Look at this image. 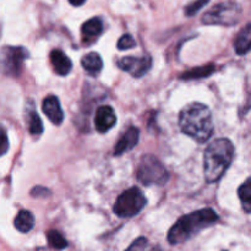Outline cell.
<instances>
[{
    "mask_svg": "<svg viewBox=\"0 0 251 251\" xmlns=\"http://www.w3.org/2000/svg\"><path fill=\"white\" fill-rule=\"evenodd\" d=\"M179 125L184 134L198 142H206L212 136V115L210 109L201 103L186 105L179 115Z\"/></svg>",
    "mask_w": 251,
    "mask_h": 251,
    "instance_id": "cell-1",
    "label": "cell"
},
{
    "mask_svg": "<svg viewBox=\"0 0 251 251\" xmlns=\"http://www.w3.org/2000/svg\"><path fill=\"white\" fill-rule=\"evenodd\" d=\"M218 221V215L212 208H203L183 216L169 229L168 242L176 245L188 242L205 228L210 227Z\"/></svg>",
    "mask_w": 251,
    "mask_h": 251,
    "instance_id": "cell-2",
    "label": "cell"
},
{
    "mask_svg": "<svg viewBox=\"0 0 251 251\" xmlns=\"http://www.w3.org/2000/svg\"><path fill=\"white\" fill-rule=\"evenodd\" d=\"M233 156L234 146L228 139H217L211 142L203 156L206 180L208 183H216L220 180L229 168Z\"/></svg>",
    "mask_w": 251,
    "mask_h": 251,
    "instance_id": "cell-3",
    "label": "cell"
},
{
    "mask_svg": "<svg viewBox=\"0 0 251 251\" xmlns=\"http://www.w3.org/2000/svg\"><path fill=\"white\" fill-rule=\"evenodd\" d=\"M169 176L166 167L152 154L142 157L137 169V180L144 185H164Z\"/></svg>",
    "mask_w": 251,
    "mask_h": 251,
    "instance_id": "cell-4",
    "label": "cell"
},
{
    "mask_svg": "<svg viewBox=\"0 0 251 251\" xmlns=\"http://www.w3.org/2000/svg\"><path fill=\"white\" fill-rule=\"evenodd\" d=\"M240 16H242V7L239 5L232 1L221 2L203 15L202 22L205 25L234 26L239 22Z\"/></svg>",
    "mask_w": 251,
    "mask_h": 251,
    "instance_id": "cell-5",
    "label": "cell"
},
{
    "mask_svg": "<svg viewBox=\"0 0 251 251\" xmlns=\"http://www.w3.org/2000/svg\"><path fill=\"white\" fill-rule=\"evenodd\" d=\"M146 205V198L139 188H130L124 191L114 203L113 211L120 218H130L141 212Z\"/></svg>",
    "mask_w": 251,
    "mask_h": 251,
    "instance_id": "cell-6",
    "label": "cell"
},
{
    "mask_svg": "<svg viewBox=\"0 0 251 251\" xmlns=\"http://www.w3.org/2000/svg\"><path fill=\"white\" fill-rule=\"evenodd\" d=\"M28 56V51L24 47H4L0 49V73L11 77L21 74L24 61Z\"/></svg>",
    "mask_w": 251,
    "mask_h": 251,
    "instance_id": "cell-7",
    "label": "cell"
},
{
    "mask_svg": "<svg viewBox=\"0 0 251 251\" xmlns=\"http://www.w3.org/2000/svg\"><path fill=\"white\" fill-rule=\"evenodd\" d=\"M117 65L122 70L126 71V73H129L134 77L139 78L144 76L151 69L152 60L147 55L140 56V58H136V56H124V58L119 59L117 61Z\"/></svg>",
    "mask_w": 251,
    "mask_h": 251,
    "instance_id": "cell-8",
    "label": "cell"
},
{
    "mask_svg": "<svg viewBox=\"0 0 251 251\" xmlns=\"http://www.w3.org/2000/svg\"><path fill=\"white\" fill-rule=\"evenodd\" d=\"M115 123H117V117L112 107L102 105L98 108L95 117V126L98 132H107L114 126Z\"/></svg>",
    "mask_w": 251,
    "mask_h": 251,
    "instance_id": "cell-9",
    "label": "cell"
},
{
    "mask_svg": "<svg viewBox=\"0 0 251 251\" xmlns=\"http://www.w3.org/2000/svg\"><path fill=\"white\" fill-rule=\"evenodd\" d=\"M42 109L53 124L60 125L64 122V112L56 96H48L42 103Z\"/></svg>",
    "mask_w": 251,
    "mask_h": 251,
    "instance_id": "cell-10",
    "label": "cell"
},
{
    "mask_svg": "<svg viewBox=\"0 0 251 251\" xmlns=\"http://www.w3.org/2000/svg\"><path fill=\"white\" fill-rule=\"evenodd\" d=\"M139 129H136V127L134 126L129 127V129L125 131V134L122 136V139H120L119 141L117 142V145H115V156H120V154L124 153V152H127L130 151V150L134 149L137 145V142H139Z\"/></svg>",
    "mask_w": 251,
    "mask_h": 251,
    "instance_id": "cell-11",
    "label": "cell"
},
{
    "mask_svg": "<svg viewBox=\"0 0 251 251\" xmlns=\"http://www.w3.org/2000/svg\"><path fill=\"white\" fill-rule=\"evenodd\" d=\"M103 32V22L100 17H93L86 21L81 27L83 43H91L97 37H100Z\"/></svg>",
    "mask_w": 251,
    "mask_h": 251,
    "instance_id": "cell-12",
    "label": "cell"
},
{
    "mask_svg": "<svg viewBox=\"0 0 251 251\" xmlns=\"http://www.w3.org/2000/svg\"><path fill=\"white\" fill-rule=\"evenodd\" d=\"M50 63L51 65H53L54 71L60 76L68 75L71 71V68H73V63H71L70 59H69L63 51L59 50V49L51 50Z\"/></svg>",
    "mask_w": 251,
    "mask_h": 251,
    "instance_id": "cell-13",
    "label": "cell"
},
{
    "mask_svg": "<svg viewBox=\"0 0 251 251\" xmlns=\"http://www.w3.org/2000/svg\"><path fill=\"white\" fill-rule=\"evenodd\" d=\"M250 48H251V26L250 24H248L247 26L239 32L237 38H235L234 49H235V53L239 54V55H245L247 53H249Z\"/></svg>",
    "mask_w": 251,
    "mask_h": 251,
    "instance_id": "cell-14",
    "label": "cell"
},
{
    "mask_svg": "<svg viewBox=\"0 0 251 251\" xmlns=\"http://www.w3.org/2000/svg\"><path fill=\"white\" fill-rule=\"evenodd\" d=\"M81 65H82V68L88 74H91V75H97L102 70L103 61L100 54L93 51V53H88L83 56L82 60H81Z\"/></svg>",
    "mask_w": 251,
    "mask_h": 251,
    "instance_id": "cell-15",
    "label": "cell"
},
{
    "mask_svg": "<svg viewBox=\"0 0 251 251\" xmlns=\"http://www.w3.org/2000/svg\"><path fill=\"white\" fill-rule=\"evenodd\" d=\"M15 228L21 233H28L34 226V218L29 211H20L14 221Z\"/></svg>",
    "mask_w": 251,
    "mask_h": 251,
    "instance_id": "cell-16",
    "label": "cell"
},
{
    "mask_svg": "<svg viewBox=\"0 0 251 251\" xmlns=\"http://www.w3.org/2000/svg\"><path fill=\"white\" fill-rule=\"evenodd\" d=\"M212 73H215V65L210 64V65H203V66H199V68H194L191 70L185 71V73L181 74L179 76L180 80H196V78H203V77H208Z\"/></svg>",
    "mask_w": 251,
    "mask_h": 251,
    "instance_id": "cell-17",
    "label": "cell"
},
{
    "mask_svg": "<svg viewBox=\"0 0 251 251\" xmlns=\"http://www.w3.org/2000/svg\"><path fill=\"white\" fill-rule=\"evenodd\" d=\"M239 194V199L242 201V205L244 207V211L247 213L251 212V180L247 179L245 183L238 190Z\"/></svg>",
    "mask_w": 251,
    "mask_h": 251,
    "instance_id": "cell-18",
    "label": "cell"
},
{
    "mask_svg": "<svg viewBox=\"0 0 251 251\" xmlns=\"http://www.w3.org/2000/svg\"><path fill=\"white\" fill-rule=\"evenodd\" d=\"M47 238H48L49 247L53 248V249L64 250L65 248H68V242L58 230H49Z\"/></svg>",
    "mask_w": 251,
    "mask_h": 251,
    "instance_id": "cell-19",
    "label": "cell"
},
{
    "mask_svg": "<svg viewBox=\"0 0 251 251\" xmlns=\"http://www.w3.org/2000/svg\"><path fill=\"white\" fill-rule=\"evenodd\" d=\"M28 130L32 135H41L43 132V123L36 112L28 114Z\"/></svg>",
    "mask_w": 251,
    "mask_h": 251,
    "instance_id": "cell-20",
    "label": "cell"
},
{
    "mask_svg": "<svg viewBox=\"0 0 251 251\" xmlns=\"http://www.w3.org/2000/svg\"><path fill=\"white\" fill-rule=\"evenodd\" d=\"M208 1H210V0H196V1L191 2V4H189L188 6L185 7V15L186 16H194V15L198 14L203 6H206V5L208 4Z\"/></svg>",
    "mask_w": 251,
    "mask_h": 251,
    "instance_id": "cell-21",
    "label": "cell"
},
{
    "mask_svg": "<svg viewBox=\"0 0 251 251\" xmlns=\"http://www.w3.org/2000/svg\"><path fill=\"white\" fill-rule=\"evenodd\" d=\"M135 44H136V42H135V39L132 38V36H130V34H124V36L120 37L117 46L119 50H126V49H130L132 48V47H135Z\"/></svg>",
    "mask_w": 251,
    "mask_h": 251,
    "instance_id": "cell-22",
    "label": "cell"
},
{
    "mask_svg": "<svg viewBox=\"0 0 251 251\" xmlns=\"http://www.w3.org/2000/svg\"><path fill=\"white\" fill-rule=\"evenodd\" d=\"M9 151V140H7L6 131L0 125V157L4 156Z\"/></svg>",
    "mask_w": 251,
    "mask_h": 251,
    "instance_id": "cell-23",
    "label": "cell"
},
{
    "mask_svg": "<svg viewBox=\"0 0 251 251\" xmlns=\"http://www.w3.org/2000/svg\"><path fill=\"white\" fill-rule=\"evenodd\" d=\"M147 247V239L146 238L141 237V238H137L129 248H127L125 251H145Z\"/></svg>",
    "mask_w": 251,
    "mask_h": 251,
    "instance_id": "cell-24",
    "label": "cell"
},
{
    "mask_svg": "<svg viewBox=\"0 0 251 251\" xmlns=\"http://www.w3.org/2000/svg\"><path fill=\"white\" fill-rule=\"evenodd\" d=\"M32 196H34V198H46V194H49V191L47 190L46 188H41V186H37V188H34L33 190H32Z\"/></svg>",
    "mask_w": 251,
    "mask_h": 251,
    "instance_id": "cell-25",
    "label": "cell"
},
{
    "mask_svg": "<svg viewBox=\"0 0 251 251\" xmlns=\"http://www.w3.org/2000/svg\"><path fill=\"white\" fill-rule=\"evenodd\" d=\"M85 1L86 0H69V2H70L71 5H74V6H81Z\"/></svg>",
    "mask_w": 251,
    "mask_h": 251,
    "instance_id": "cell-26",
    "label": "cell"
},
{
    "mask_svg": "<svg viewBox=\"0 0 251 251\" xmlns=\"http://www.w3.org/2000/svg\"><path fill=\"white\" fill-rule=\"evenodd\" d=\"M152 251H161V249H159V248L157 247V248H154V249H152Z\"/></svg>",
    "mask_w": 251,
    "mask_h": 251,
    "instance_id": "cell-27",
    "label": "cell"
}]
</instances>
